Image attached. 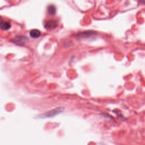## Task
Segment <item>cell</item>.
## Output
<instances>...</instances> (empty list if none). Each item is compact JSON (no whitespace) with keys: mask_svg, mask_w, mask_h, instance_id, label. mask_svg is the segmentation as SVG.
Listing matches in <instances>:
<instances>
[{"mask_svg":"<svg viewBox=\"0 0 145 145\" xmlns=\"http://www.w3.org/2000/svg\"><path fill=\"white\" fill-rule=\"evenodd\" d=\"M64 108L63 107H58L55 109H52V110L46 112L44 113L41 114L39 116V117L41 119H45V118H51L56 116L58 114L61 113L64 111Z\"/></svg>","mask_w":145,"mask_h":145,"instance_id":"obj_1","label":"cell"},{"mask_svg":"<svg viewBox=\"0 0 145 145\" xmlns=\"http://www.w3.org/2000/svg\"><path fill=\"white\" fill-rule=\"evenodd\" d=\"M58 26V23L55 20H50L46 22L45 24V28L47 30H53Z\"/></svg>","mask_w":145,"mask_h":145,"instance_id":"obj_2","label":"cell"},{"mask_svg":"<svg viewBox=\"0 0 145 145\" xmlns=\"http://www.w3.org/2000/svg\"><path fill=\"white\" fill-rule=\"evenodd\" d=\"M16 40H14L13 41L14 43H15V44H17L18 45H22L23 44V42H26V40H28V38H27L25 36H17L16 37Z\"/></svg>","mask_w":145,"mask_h":145,"instance_id":"obj_3","label":"cell"},{"mask_svg":"<svg viewBox=\"0 0 145 145\" xmlns=\"http://www.w3.org/2000/svg\"><path fill=\"white\" fill-rule=\"evenodd\" d=\"M30 36L32 38H34V39H36V38H38L41 35V32L38 30H32L31 31L30 33Z\"/></svg>","mask_w":145,"mask_h":145,"instance_id":"obj_4","label":"cell"},{"mask_svg":"<svg viewBox=\"0 0 145 145\" xmlns=\"http://www.w3.org/2000/svg\"><path fill=\"white\" fill-rule=\"evenodd\" d=\"M48 12L49 13V14H50L51 15H54L56 14V7H55V6H54V5H50L48 7Z\"/></svg>","mask_w":145,"mask_h":145,"instance_id":"obj_5","label":"cell"},{"mask_svg":"<svg viewBox=\"0 0 145 145\" xmlns=\"http://www.w3.org/2000/svg\"><path fill=\"white\" fill-rule=\"evenodd\" d=\"M1 27L2 30H5V31H7V30L10 28L11 24L9 22H1Z\"/></svg>","mask_w":145,"mask_h":145,"instance_id":"obj_6","label":"cell"}]
</instances>
